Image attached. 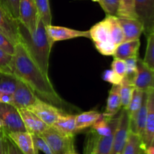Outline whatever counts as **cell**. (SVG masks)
<instances>
[{"instance_id": "6da1fadb", "label": "cell", "mask_w": 154, "mask_h": 154, "mask_svg": "<svg viewBox=\"0 0 154 154\" xmlns=\"http://www.w3.org/2000/svg\"><path fill=\"white\" fill-rule=\"evenodd\" d=\"M10 72L25 83L41 100L63 110L66 108L67 103L56 91L48 75L33 61L20 42L15 45Z\"/></svg>"}, {"instance_id": "f35d334b", "label": "cell", "mask_w": 154, "mask_h": 154, "mask_svg": "<svg viewBox=\"0 0 154 154\" xmlns=\"http://www.w3.org/2000/svg\"><path fill=\"white\" fill-rule=\"evenodd\" d=\"M111 69L118 74L120 76L124 78L126 72V64L124 60L114 57V60L111 63Z\"/></svg>"}, {"instance_id": "7dc6e473", "label": "cell", "mask_w": 154, "mask_h": 154, "mask_svg": "<svg viewBox=\"0 0 154 154\" xmlns=\"http://www.w3.org/2000/svg\"><path fill=\"white\" fill-rule=\"evenodd\" d=\"M71 154H78V153H77V152H73V153H71Z\"/></svg>"}, {"instance_id": "f6af8a7d", "label": "cell", "mask_w": 154, "mask_h": 154, "mask_svg": "<svg viewBox=\"0 0 154 154\" xmlns=\"http://www.w3.org/2000/svg\"><path fill=\"white\" fill-rule=\"evenodd\" d=\"M0 154H3V144H2V147L1 150H0Z\"/></svg>"}, {"instance_id": "5bb4252c", "label": "cell", "mask_w": 154, "mask_h": 154, "mask_svg": "<svg viewBox=\"0 0 154 154\" xmlns=\"http://www.w3.org/2000/svg\"><path fill=\"white\" fill-rule=\"evenodd\" d=\"M5 134L23 154H39L38 150L35 146L32 134L29 131H17Z\"/></svg>"}, {"instance_id": "ee69618b", "label": "cell", "mask_w": 154, "mask_h": 154, "mask_svg": "<svg viewBox=\"0 0 154 154\" xmlns=\"http://www.w3.org/2000/svg\"><path fill=\"white\" fill-rule=\"evenodd\" d=\"M3 154H8V149H7V146H6L5 140V135H4V139H3Z\"/></svg>"}, {"instance_id": "83f0119b", "label": "cell", "mask_w": 154, "mask_h": 154, "mask_svg": "<svg viewBox=\"0 0 154 154\" xmlns=\"http://www.w3.org/2000/svg\"><path fill=\"white\" fill-rule=\"evenodd\" d=\"M144 94H145V92L138 90V89L135 88V91H134L130 103H129L127 108L126 109L127 110L129 119H133L135 115H136V113H138V110H139V109L141 108L143 99H144Z\"/></svg>"}, {"instance_id": "4fadbf2b", "label": "cell", "mask_w": 154, "mask_h": 154, "mask_svg": "<svg viewBox=\"0 0 154 154\" xmlns=\"http://www.w3.org/2000/svg\"><path fill=\"white\" fill-rule=\"evenodd\" d=\"M136 89L147 92L154 89V70L149 68L142 59H138V69L133 80Z\"/></svg>"}, {"instance_id": "8fae6325", "label": "cell", "mask_w": 154, "mask_h": 154, "mask_svg": "<svg viewBox=\"0 0 154 154\" xmlns=\"http://www.w3.org/2000/svg\"><path fill=\"white\" fill-rule=\"evenodd\" d=\"M40 98L22 81L18 79V84L12 94L11 105L17 109H27L34 105Z\"/></svg>"}, {"instance_id": "ba28073f", "label": "cell", "mask_w": 154, "mask_h": 154, "mask_svg": "<svg viewBox=\"0 0 154 154\" xmlns=\"http://www.w3.org/2000/svg\"><path fill=\"white\" fill-rule=\"evenodd\" d=\"M137 18L144 25V33L149 35L154 31V0H135Z\"/></svg>"}, {"instance_id": "b9f144b4", "label": "cell", "mask_w": 154, "mask_h": 154, "mask_svg": "<svg viewBox=\"0 0 154 154\" xmlns=\"http://www.w3.org/2000/svg\"><path fill=\"white\" fill-rule=\"evenodd\" d=\"M4 135H5V131H4V130H3V128H2L1 129H0V150H1L2 147Z\"/></svg>"}, {"instance_id": "681fc988", "label": "cell", "mask_w": 154, "mask_h": 154, "mask_svg": "<svg viewBox=\"0 0 154 154\" xmlns=\"http://www.w3.org/2000/svg\"><path fill=\"white\" fill-rule=\"evenodd\" d=\"M153 32H154V31H153Z\"/></svg>"}, {"instance_id": "7c38bea8", "label": "cell", "mask_w": 154, "mask_h": 154, "mask_svg": "<svg viewBox=\"0 0 154 154\" xmlns=\"http://www.w3.org/2000/svg\"><path fill=\"white\" fill-rule=\"evenodd\" d=\"M46 30L53 45L57 42L69 40L75 38H90L89 31H82L66 27L46 26Z\"/></svg>"}, {"instance_id": "ffe728a7", "label": "cell", "mask_w": 154, "mask_h": 154, "mask_svg": "<svg viewBox=\"0 0 154 154\" xmlns=\"http://www.w3.org/2000/svg\"><path fill=\"white\" fill-rule=\"evenodd\" d=\"M122 108L121 99L120 95V85H112L108 94L107 104L103 116L107 118H113Z\"/></svg>"}, {"instance_id": "e575fe53", "label": "cell", "mask_w": 154, "mask_h": 154, "mask_svg": "<svg viewBox=\"0 0 154 154\" xmlns=\"http://www.w3.org/2000/svg\"><path fill=\"white\" fill-rule=\"evenodd\" d=\"M138 57H132L125 60L126 64V72L125 77L132 82L138 69Z\"/></svg>"}, {"instance_id": "f546056e", "label": "cell", "mask_w": 154, "mask_h": 154, "mask_svg": "<svg viewBox=\"0 0 154 154\" xmlns=\"http://www.w3.org/2000/svg\"><path fill=\"white\" fill-rule=\"evenodd\" d=\"M117 17L137 18L135 11V0H120Z\"/></svg>"}, {"instance_id": "1f68e13d", "label": "cell", "mask_w": 154, "mask_h": 154, "mask_svg": "<svg viewBox=\"0 0 154 154\" xmlns=\"http://www.w3.org/2000/svg\"><path fill=\"white\" fill-rule=\"evenodd\" d=\"M92 1L99 3L106 15L117 16L120 0H92Z\"/></svg>"}, {"instance_id": "603a6c76", "label": "cell", "mask_w": 154, "mask_h": 154, "mask_svg": "<svg viewBox=\"0 0 154 154\" xmlns=\"http://www.w3.org/2000/svg\"><path fill=\"white\" fill-rule=\"evenodd\" d=\"M102 116H103L102 113H99L97 110H90L76 115L75 125H76L77 131L80 132L83 130L91 128L92 125L96 123Z\"/></svg>"}, {"instance_id": "8d00e7d4", "label": "cell", "mask_w": 154, "mask_h": 154, "mask_svg": "<svg viewBox=\"0 0 154 154\" xmlns=\"http://www.w3.org/2000/svg\"><path fill=\"white\" fill-rule=\"evenodd\" d=\"M102 77L103 79V80L111 83L113 85H120L123 79V77L119 75L118 74L116 73L111 69H106V70L104 71Z\"/></svg>"}, {"instance_id": "8992f818", "label": "cell", "mask_w": 154, "mask_h": 154, "mask_svg": "<svg viewBox=\"0 0 154 154\" xmlns=\"http://www.w3.org/2000/svg\"><path fill=\"white\" fill-rule=\"evenodd\" d=\"M119 122L114 133V140L110 154H122L126 146L130 128H129V117L127 110L122 108L119 116Z\"/></svg>"}, {"instance_id": "ab89813d", "label": "cell", "mask_w": 154, "mask_h": 154, "mask_svg": "<svg viewBox=\"0 0 154 154\" xmlns=\"http://www.w3.org/2000/svg\"><path fill=\"white\" fill-rule=\"evenodd\" d=\"M0 49L3 50L11 55L14 54L15 45H14L8 38L1 33H0Z\"/></svg>"}, {"instance_id": "d6986e66", "label": "cell", "mask_w": 154, "mask_h": 154, "mask_svg": "<svg viewBox=\"0 0 154 154\" xmlns=\"http://www.w3.org/2000/svg\"><path fill=\"white\" fill-rule=\"evenodd\" d=\"M88 31L90 39L93 40L94 44L112 41L111 36V25L108 16L102 21L93 25Z\"/></svg>"}, {"instance_id": "9a60e30c", "label": "cell", "mask_w": 154, "mask_h": 154, "mask_svg": "<svg viewBox=\"0 0 154 154\" xmlns=\"http://www.w3.org/2000/svg\"><path fill=\"white\" fill-rule=\"evenodd\" d=\"M118 20L124 34L123 42L140 39V36L144 33V25L140 20L126 18H118Z\"/></svg>"}, {"instance_id": "4dcf8cb0", "label": "cell", "mask_w": 154, "mask_h": 154, "mask_svg": "<svg viewBox=\"0 0 154 154\" xmlns=\"http://www.w3.org/2000/svg\"><path fill=\"white\" fill-rule=\"evenodd\" d=\"M147 36V48L145 55L142 60L149 68L154 70V32L150 33Z\"/></svg>"}, {"instance_id": "44dd1931", "label": "cell", "mask_w": 154, "mask_h": 154, "mask_svg": "<svg viewBox=\"0 0 154 154\" xmlns=\"http://www.w3.org/2000/svg\"><path fill=\"white\" fill-rule=\"evenodd\" d=\"M140 45H141L140 39L123 42L117 45L113 56L115 58L122 59L124 60L132 57H138Z\"/></svg>"}, {"instance_id": "e0dca14e", "label": "cell", "mask_w": 154, "mask_h": 154, "mask_svg": "<svg viewBox=\"0 0 154 154\" xmlns=\"http://www.w3.org/2000/svg\"><path fill=\"white\" fill-rule=\"evenodd\" d=\"M147 121L142 141L147 148L151 146L154 140V89L147 91Z\"/></svg>"}, {"instance_id": "5b68a950", "label": "cell", "mask_w": 154, "mask_h": 154, "mask_svg": "<svg viewBox=\"0 0 154 154\" xmlns=\"http://www.w3.org/2000/svg\"><path fill=\"white\" fill-rule=\"evenodd\" d=\"M114 133L115 131L108 136H101L93 129H90L87 132L84 154L111 153Z\"/></svg>"}, {"instance_id": "4316f807", "label": "cell", "mask_w": 154, "mask_h": 154, "mask_svg": "<svg viewBox=\"0 0 154 154\" xmlns=\"http://www.w3.org/2000/svg\"><path fill=\"white\" fill-rule=\"evenodd\" d=\"M107 16L109 19L110 25H111V39L116 45H120L124 41V34L121 25L119 22L118 18L117 16H110V15Z\"/></svg>"}, {"instance_id": "74e56055", "label": "cell", "mask_w": 154, "mask_h": 154, "mask_svg": "<svg viewBox=\"0 0 154 154\" xmlns=\"http://www.w3.org/2000/svg\"><path fill=\"white\" fill-rule=\"evenodd\" d=\"M32 136L35 146L36 149L38 150L42 151L45 154H54L51 151L50 146H48V143H46V141L44 140L43 137L40 134H32Z\"/></svg>"}, {"instance_id": "60d3db41", "label": "cell", "mask_w": 154, "mask_h": 154, "mask_svg": "<svg viewBox=\"0 0 154 154\" xmlns=\"http://www.w3.org/2000/svg\"><path fill=\"white\" fill-rule=\"evenodd\" d=\"M5 140L6 146H7L8 153V154H23L19 149L17 146L14 143V142L6 135L5 133Z\"/></svg>"}, {"instance_id": "836d02e7", "label": "cell", "mask_w": 154, "mask_h": 154, "mask_svg": "<svg viewBox=\"0 0 154 154\" xmlns=\"http://www.w3.org/2000/svg\"><path fill=\"white\" fill-rule=\"evenodd\" d=\"M95 47L96 50L100 53L101 54L105 56H113L116 51L117 45H116L112 41L105 42H100V43H95Z\"/></svg>"}, {"instance_id": "c3c4849f", "label": "cell", "mask_w": 154, "mask_h": 154, "mask_svg": "<svg viewBox=\"0 0 154 154\" xmlns=\"http://www.w3.org/2000/svg\"><path fill=\"white\" fill-rule=\"evenodd\" d=\"M151 146H154V140H153V143H152Z\"/></svg>"}, {"instance_id": "bcb514c9", "label": "cell", "mask_w": 154, "mask_h": 154, "mask_svg": "<svg viewBox=\"0 0 154 154\" xmlns=\"http://www.w3.org/2000/svg\"><path fill=\"white\" fill-rule=\"evenodd\" d=\"M2 128V122H0V129H1Z\"/></svg>"}, {"instance_id": "9c48e42d", "label": "cell", "mask_w": 154, "mask_h": 154, "mask_svg": "<svg viewBox=\"0 0 154 154\" xmlns=\"http://www.w3.org/2000/svg\"><path fill=\"white\" fill-rule=\"evenodd\" d=\"M0 33L9 39L14 45L20 42L19 20L14 18L0 5Z\"/></svg>"}, {"instance_id": "f1b7e54d", "label": "cell", "mask_w": 154, "mask_h": 154, "mask_svg": "<svg viewBox=\"0 0 154 154\" xmlns=\"http://www.w3.org/2000/svg\"><path fill=\"white\" fill-rule=\"evenodd\" d=\"M39 18L45 26L52 25V15L49 0H35Z\"/></svg>"}, {"instance_id": "ac0fdd59", "label": "cell", "mask_w": 154, "mask_h": 154, "mask_svg": "<svg viewBox=\"0 0 154 154\" xmlns=\"http://www.w3.org/2000/svg\"><path fill=\"white\" fill-rule=\"evenodd\" d=\"M147 95L145 92L143 99L142 104L141 108L136 113L135 117L129 119V128L131 132L137 134L142 140L144 136V131L146 127V121H147Z\"/></svg>"}, {"instance_id": "7bdbcfd3", "label": "cell", "mask_w": 154, "mask_h": 154, "mask_svg": "<svg viewBox=\"0 0 154 154\" xmlns=\"http://www.w3.org/2000/svg\"><path fill=\"white\" fill-rule=\"evenodd\" d=\"M147 154H154V146H150L146 149Z\"/></svg>"}, {"instance_id": "2e32d148", "label": "cell", "mask_w": 154, "mask_h": 154, "mask_svg": "<svg viewBox=\"0 0 154 154\" xmlns=\"http://www.w3.org/2000/svg\"><path fill=\"white\" fill-rule=\"evenodd\" d=\"M26 129L31 134H41L49 128L34 113L28 109H17Z\"/></svg>"}, {"instance_id": "30bf717a", "label": "cell", "mask_w": 154, "mask_h": 154, "mask_svg": "<svg viewBox=\"0 0 154 154\" xmlns=\"http://www.w3.org/2000/svg\"><path fill=\"white\" fill-rule=\"evenodd\" d=\"M39 16L35 0L20 1L19 21L30 33H34L37 27Z\"/></svg>"}, {"instance_id": "cb8c5ba5", "label": "cell", "mask_w": 154, "mask_h": 154, "mask_svg": "<svg viewBox=\"0 0 154 154\" xmlns=\"http://www.w3.org/2000/svg\"><path fill=\"white\" fill-rule=\"evenodd\" d=\"M147 147L139 136L129 131L126 146L122 154H147Z\"/></svg>"}, {"instance_id": "d590c367", "label": "cell", "mask_w": 154, "mask_h": 154, "mask_svg": "<svg viewBox=\"0 0 154 154\" xmlns=\"http://www.w3.org/2000/svg\"><path fill=\"white\" fill-rule=\"evenodd\" d=\"M12 57L13 55L0 49V72L11 74L10 64L11 63Z\"/></svg>"}, {"instance_id": "d4e9b609", "label": "cell", "mask_w": 154, "mask_h": 154, "mask_svg": "<svg viewBox=\"0 0 154 154\" xmlns=\"http://www.w3.org/2000/svg\"><path fill=\"white\" fill-rule=\"evenodd\" d=\"M135 89V88L133 82L124 77L121 84L120 85V99H121L122 108H127L132 99Z\"/></svg>"}, {"instance_id": "277c9868", "label": "cell", "mask_w": 154, "mask_h": 154, "mask_svg": "<svg viewBox=\"0 0 154 154\" xmlns=\"http://www.w3.org/2000/svg\"><path fill=\"white\" fill-rule=\"evenodd\" d=\"M0 122L5 133L27 131L19 111L11 104L0 103Z\"/></svg>"}, {"instance_id": "7402d4cb", "label": "cell", "mask_w": 154, "mask_h": 154, "mask_svg": "<svg viewBox=\"0 0 154 154\" xmlns=\"http://www.w3.org/2000/svg\"><path fill=\"white\" fill-rule=\"evenodd\" d=\"M75 118L76 115L66 113L61 116L51 127H54L55 129L64 135L75 137V134L78 133L75 125Z\"/></svg>"}, {"instance_id": "7a4b0ae2", "label": "cell", "mask_w": 154, "mask_h": 154, "mask_svg": "<svg viewBox=\"0 0 154 154\" xmlns=\"http://www.w3.org/2000/svg\"><path fill=\"white\" fill-rule=\"evenodd\" d=\"M19 32L20 42L42 72L48 75L50 54L54 45L47 33L46 26L39 18L35 30L30 33L19 21Z\"/></svg>"}, {"instance_id": "3957f363", "label": "cell", "mask_w": 154, "mask_h": 154, "mask_svg": "<svg viewBox=\"0 0 154 154\" xmlns=\"http://www.w3.org/2000/svg\"><path fill=\"white\" fill-rule=\"evenodd\" d=\"M54 154H71L75 152V137H69L49 127L40 134Z\"/></svg>"}, {"instance_id": "52a82bcc", "label": "cell", "mask_w": 154, "mask_h": 154, "mask_svg": "<svg viewBox=\"0 0 154 154\" xmlns=\"http://www.w3.org/2000/svg\"><path fill=\"white\" fill-rule=\"evenodd\" d=\"M27 109L34 113L49 127L53 126L61 116L67 113L65 110L41 99Z\"/></svg>"}, {"instance_id": "d6a6232c", "label": "cell", "mask_w": 154, "mask_h": 154, "mask_svg": "<svg viewBox=\"0 0 154 154\" xmlns=\"http://www.w3.org/2000/svg\"><path fill=\"white\" fill-rule=\"evenodd\" d=\"M20 0H0V5L17 20H19Z\"/></svg>"}, {"instance_id": "484cf974", "label": "cell", "mask_w": 154, "mask_h": 154, "mask_svg": "<svg viewBox=\"0 0 154 154\" xmlns=\"http://www.w3.org/2000/svg\"><path fill=\"white\" fill-rule=\"evenodd\" d=\"M18 84V79L11 74L0 72V92L12 95Z\"/></svg>"}]
</instances>
